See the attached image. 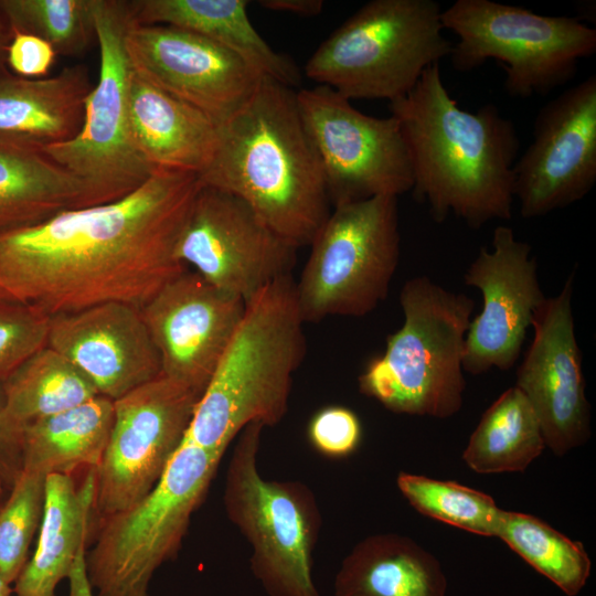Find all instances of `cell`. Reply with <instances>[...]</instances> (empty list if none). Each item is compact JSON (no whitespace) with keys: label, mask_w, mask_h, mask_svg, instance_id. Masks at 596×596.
<instances>
[{"label":"cell","mask_w":596,"mask_h":596,"mask_svg":"<svg viewBox=\"0 0 596 596\" xmlns=\"http://www.w3.org/2000/svg\"><path fill=\"white\" fill-rule=\"evenodd\" d=\"M217 132L201 184L242 199L295 247L309 246L332 206L296 89L263 77Z\"/></svg>","instance_id":"3957f363"},{"label":"cell","mask_w":596,"mask_h":596,"mask_svg":"<svg viewBox=\"0 0 596 596\" xmlns=\"http://www.w3.org/2000/svg\"><path fill=\"white\" fill-rule=\"evenodd\" d=\"M7 492H8V489L4 486L3 481L0 479V503L4 499Z\"/></svg>","instance_id":"b9f144b4"},{"label":"cell","mask_w":596,"mask_h":596,"mask_svg":"<svg viewBox=\"0 0 596 596\" xmlns=\"http://www.w3.org/2000/svg\"><path fill=\"white\" fill-rule=\"evenodd\" d=\"M85 206V184L43 147L0 136V233Z\"/></svg>","instance_id":"d4e9b609"},{"label":"cell","mask_w":596,"mask_h":596,"mask_svg":"<svg viewBox=\"0 0 596 596\" xmlns=\"http://www.w3.org/2000/svg\"><path fill=\"white\" fill-rule=\"evenodd\" d=\"M129 127L136 150L153 169L202 174L219 140L217 125L203 111L135 72L129 88Z\"/></svg>","instance_id":"44dd1931"},{"label":"cell","mask_w":596,"mask_h":596,"mask_svg":"<svg viewBox=\"0 0 596 596\" xmlns=\"http://www.w3.org/2000/svg\"><path fill=\"white\" fill-rule=\"evenodd\" d=\"M444 30L458 36L450 60L460 72L496 60L504 89L518 98L545 96L570 82L578 61L596 51V30L577 18L542 15L491 0H456L441 11Z\"/></svg>","instance_id":"9c48e42d"},{"label":"cell","mask_w":596,"mask_h":596,"mask_svg":"<svg viewBox=\"0 0 596 596\" xmlns=\"http://www.w3.org/2000/svg\"><path fill=\"white\" fill-rule=\"evenodd\" d=\"M200 396L162 374L114 401V422L96 473L95 512L124 511L159 482L184 440Z\"/></svg>","instance_id":"4fadbf2b"},{"label":"cell","mask_w":596,"mask_h":596,"mask_svg":"<svg viewBox=\"0 0 596 596\" xmlns=\"http://www.w3.org/2000/svg\"><path fill=\"white\" fill-rule=\"evenodd\" d=\"M96 473L87 470L81 485L73 476L45 478V499L36 547L14 582L17 596H55L78 554L86 551L95 512Z\"/></svg>","instance_id":"7402d4cb"},{"label":"cell","mask_w":596,"mask_h":596,"mask_svg":"<svg viewBox=\"0 0 596 596\" xmlns=\"http://www.w3.org/2000/svg\"><path fill=\"white\" fill-rule=\"evenodd\" d=\"M304 323L291 275L248 300L195 405L184 440L223 457L247 425L279 424L307 351Z\"/></svg>","instance_id":"277c9868"},{"label":"cell","mask_w":596,"mask_h":596,"mask_svg":"<svg viewBox=\"0 0 596 596\" xmlns=\"http://www.w3.org/2000/svg\"><path fill=\"white\" fill-rule=\"evenodd\" d=\"M404 321L359 376L360 392L396 414L448 418L462 406L466 334L475 301L427 276L400 292Z\"/></svg>","instance_id":"5b68a950"},{"label":"cell","mask_w":596,"mask_h":596,"mask_svg":"<svg viewBox=\"0 0 596 596\" xmlns=\"http://www.w3.org/2000/svg\"><path fill=\"white\" fill-rule=\"evenodd\" d=\"M99 73L85 100L78 134L43 150L86 187L91 205L119 200L138 189L153 169L138 153L129 127L132 77L125 35L132 1L93 0Z\"/></svg>","instance_id":"8fae6325"},{"label":"cell","mask_w":596,"mask_h":596,"mask_svg":"<svg viewBox=\"0 0 596 596\" xmlns=\"http://www.w3.org/2000/svg\"><path fill=\"white\" fill-rule=\"evenodd\" d=\"M84 65L42 78L0 77V136L41 147L74 138L83 124L91 92Z\"/></svg>","instance_id":"cb8c5ba5"},{"label":"cell","mask_w":596,"mask_h":596,"mask_svg":"<svg viewBox=\"0 0 596 596\" xmlns=\"http://www.w3.org/2000/svg\"><path fill=\"white\" fill-rule=\"evenodd\" d=\"M396 483L419 513L473 534L496 536L502 510L489 494L408 472H400Z\"/></svg>","instance_id":"4dcf8cb0"},{"label":"cell","mask_w":596,"mask_h":596,"mask_svg":"<svg viewBox=\"0 0 596 596\" xmlns=\"http://www.w3.org/2000/svg\"><path fill=\"white\" fill-rule=\"evenodd\" d=\"M85 554L86 551L78 554L67 577L70 583L68 596H95L87 578Z\"/></svg>","instance_id":"f35d334b"},{"label":"cell","mask_w":596,"mask_h":596,"mask_svg":"<svg viewBox=\"0 0 596 596\" xmlns=\"http://www.w3.org/2000/svg\"><path fill=\"white\" fill-rule=\"evenodd\" d=\"M514 199L524 219L584 199L596 183V76L589 75L538 113L533 140L515 161Z\"/></svg>","instance_id":"9a60e30c"},{"label":"cell","mask_w":596,"mask_h":596,"mask_svg":"<svg viewBox=\"0 0 596 596\" xmlns=\"http://www.w3.org/2000/svg\"><path fill=\"white\" fill-rule=\"evenodd\" d=\"M199 174L158 168L134 192L0 233V299L47 317L105 302L141 309L183 273L175 255Z\"/></svg>","instance_id":"6da1fadb"},{"label":"cell","mask_w":596,"mask_h":596,"mask_svg":"<svg viewBox=\"0 0 596 596\" xmlns=\"http://www.w3.org/2000/svg\"><path fill=\"white\" fill-rule=\"evenodd\" d=\"M296 99L332 207L412 190L407 147L392 115H365L322 85L296 91Z\"/></svg>","instance_id":"7c38bea8"},{"label":"cell","mask_w":596,"mask_h":596,"mask_svg":"<svg viewBox=\"0 0 596 596\" xmlns=\"http://www.w3.org/2000/svg\"><path fill=\"white\" fill-rule=\"evenodd\" d=\"M6 53L13 72L25 78L44 77L57 55L46 41L21 32L11 33Z\"/></svg>","instance_id":"d590c367"},{"label":"cell","mask_w":596,"mask_h":596,"mask_svg":"<svg viewBox=\"0 0 596 596\" xmlns=\"http://www.w3.org/2000/svg\"><path fill=\"white\" fill-rule=\"evenodd\" d=\"M12 584L8 583L0 574V596H11L13 593Z\"/></svg>","instance_id":"60d3db41"},{"label":"cell","mask_w":596,"mask_h":596,"mask_svg":"<svg viewBox=\"0 0 596 596\" xmlns=\"http://www.w3.org/2000/svg\"><path fill=\"white\" fill-rule=\"evenodd\" d=\"M258 4L270 11L285 12L300 17H316L323 7L322 0H260Z\"/></svg>","instance_id":"74e56055"},{"label":"cell","mask_w":596,"mask_h":596,"mask_svg":"<svg viewBox=\"0 0 596 596\" xmlns=\"http://www.w3.org/2000/svg\"><path fill=\"white\" fill-rule=\"evenodd\" d=\"M13 32L46 41L56 54L76 55L95 39L93 0H0Z\"/></svg>","instance_id":"1f68e13d"},{"label":"cell","mask_w":596,"mask_h":596,"mask_svg":"<svg viewBox=\"0 0 596 596\" xmlns=\"http://www.w3.org/2000/svg\"><path fill=\"white\" fill-rule=\"evenodd\" d=\"M8 31H10L9 26H8V23L3 17V14L1 13L0 11V51L1 50H4L6 51V47L9 43L8 41ZM11 33V31H10Z\"/></svg>","instance_id":"ab89813d"},{"label":"cell","mask_w":596,"mask_h":596,"mask_svg":"<svg viewBox=\"0 0 596 596\" xmlns=\"http://www.w3.org/2000/svg\"><path fill=\"white\" fill-rule=\"evenodd\" d=\"M545 448L540 422L525 395L512 386L482 414L462 453L478 473L525 470Z\"/></svg>","instance_id":"f1b7e54d"},{"label":"cell","mask_w":596,"mask_h":596,"mask_svg":"<svg viewBox=\"0 0 596 596\" xmlns=\"http://www.w3.org/2000/svg\"><path fill=\"white\" fill-rule=\"evenodd\" d=\"M491 244V251H479L464 275L465 284L480 290L483 300L465 341L462 368L471 375L514 366L535 312L546 299L531 245L503 225L494 228Z\"/></svg>","instance_id":"e0dca14e"},{"label":"cell","mask_w":596,"mask_h":596,"mask_svg":"<svg viewBox=\"0 0 596 596\" xmlns=\"http://www.w3.org/2000/svg\"><path fill=\"white\" fill-rule=\"evenodd\" d=\"M22 470L20 434L13 430L6 419L4 393L0 380V479L8 491Z\"/></svg>","instance_id":"8d00e7d4"},{"label":"cell","mask_w":596,"mask_h":596,"mask_svg":"<svg viewBox=\"0 0 596 596\" xmlns=\"http://www.w3.org/2000/svg\"><path fill=\"white\" fill-rule=\"evenodd\" d=\"M125 45L138 76L200 109L217 126L252 96L263 78L233 52L173 25L132 20Z\"/></svg>","instance_id":"2e32d148"},{"label":"cell","mask_w":596,"mask_h":596,"mask_svg":"<svg viewBox=\"0 0 596 596\" xmlns=\"http://www.w3.org/2000/svg\"><path fill=\"white\" fill-rule=\"evenodd\" d=\"M114 422V401L98 395L76 407L33 422L20 432L22 469L73 476L96 469Z\"/></svg>","instance_id":"4316f807"},{"label":"cell","mask_w":596,"mask_h":596,"mask_svg":"<svg viewBox=\"0 0 596 596\" xmlns=\"http://www.w3.org/2000/svg\"><path fill=\"white\" fill-rule=\"evenodd\" d=\"M45 478L22 469L0 503V574L10 584L29 561L30 545L43 515Z\"/></svg>","instance_id":"d6a6232c"},{"label":"cell","mask_w":596,"mask_h":596,"mask_svg":"<svg viewBox=\"0 0 596 596\" xmlns=\"http://www.w3.org/2000/svg\"><path fill=\"white\" fill-rule=\"evenodd\" d=\"M248 3L247 0H139L132 1L134 20L195 32L233 52L263 77L295 89L301 83L300 71L256 31L247 14Z\"/></svg>","instance_id":"603a6c76"},{"label":"cell","mask_w":596,"mask_h":596,"mask_svg":"<svg viewBox=\"0 0 596 596\" xmlns=\"http://www.w3.org/2000/svg\"><path fill=\"white\" fill-rule=\"evenodd\" d=\"M49 323L40 310L0 299V380L46 345Z\"/></svg>","instance_id":"836d02e7"},{"label":"cell","mask_w":596,"mask_h":596,"mask_svg":"<svg viewBox=\"0 0 596 596\" xmlns=\"http://www.w3.org/2000/svg\"><path fill=\"white\" fill-rule=\"evenodd\" d=\"M397 199L377 195L333 207L295 283L305 322L363 317L386 299L401 255Z\"/></svg>","instance_id":"30bf717a"},{"label":"cell","mask_w":596,"mask_h":596,"mask_svg":"<svg viewBox=\"0 0 596 596\" xmlns=\"http://www.w3.org/2000/svg\"><path fill=\"white\" fill-rule=\"evenodd\" d=\"M307 435L318 453L330 458H343L359 447L362 426L353 411L343 406H327L311 417Z\"/></svg>","instance_id":"e575fe53"},{"label":"cell","mask_w":596,"mask_h":596,"mask_svg":"<svg viewBox=\"0 0 596 596\" xmlns=\"http://www.w3.org/2000/svg\"><path fill=\"white\" fill-rule=\"evenodd\" d=\"M2 386L7 423L19 434L33 422L76 407L99 395L73 363L47 345L2 380Z\"/></svg>","instance_id":"83f0119b"},{"label":"cell","mask_w":596,"mask_h":596,"mask_svg":"<svg viewBox=\"0 0 596 596\" xmlns=\"http://www.w3.org/2000/svg\"><path fill=\"white\" fill-rule=\"evenodd\" d=\"M245 311V301L187 268L141 309L161 374L199 396L206 389Z\"/></svg>","instance_id":"d6986e66"},{"label":"cell","mask_w":596,"mask_h":596,"mask_svg":"<svg viewBox=\"0 0 596 596\" xmlns=\"http://www.w3.org/2000/svg\"><path fill=\"white\" fill-rule=\"evenodd\" d=\"M575 272L562 290L546 297L532 321L533 340L517 370L515 385L540 422L545 447L563 456L590 437V406L585 395L572 296Z\"/></svg>","instance_id":"ac0fdd59"},{"label":"cell","mask_w":596,"mask_h":596,"mask_svg":"<svg viewBox=\"0 0 596 596\" xmlns=\"http://www.w3.org/2000/svg\"><path fill=\"white\" fill-rule=\"evenodd\" d=\"M439 561L414 540L395 533L370 535L342 560L334 596H446Z\"/></svg>","instance_id":"484cf974"},{"label":"cell","mask_w":596,"mask_h":596,"mask_svg":"<svg viewBox=\"0 0 596 596\" xmlns=\"http://www.w3.org/2000/svg\"><path fill=\"white\" fill-rule=\"evenodd\" d=\"M222 456L183 440L157 486L130 508L100 518L85 554L95 596H149L155 572L180 550Z\"/></svg>","instance_id":"52a82bcc"},{"label":"cell","mask_w":596,"mask_h":596,"mask_svg":"<svg viewBox=\"0 0 596 596\" xmlns=\"http://www.w3.org/2000/svg\"><path fill=\"white\" fill-rule=\"evenodd\" d=\"M441 11L435 0H371L316 49L305 75L350 100H396L450 55Z\"/></svg>","instance_id":"8992f818"},{"label":"cell","mask_w":596,"mask_h":596,"mask_svg":"<svg viewBox=\"0 0 596 596\" xmlns=\"http://www.w3.org/2000/svg\"><path fill=\"white\" fill-rule=\"evenodd\" d=\"M264 428L253 423L236 437L224 481L225 513L248 542L252 574L268 596H321L312 579L321 526L316 497L299 481L260 475Z\"/></svg>","instance_id":"ba28073f"},{"label":"cell","mask_w":596,"mask_h":596,"mask_svg":"<svg viewBox=\"0 0 596 596\" xmlns=\"http://www.w3.org/2000/svg\"><path fill=\"white\" fill-rule=\"evenodd\" d=\"M297 251L242 199L201 184L175 255L209 284L246 304L274 280L290 275Z\"/></svg>","instance_id":"5bb4252c"},{"label":"cell","mask_w":596,"mask_h":596,"mask_svg":"<svg viewBox=\"0 0 596 596\" xmlns=\"http://www.w3.org/2000/svg\"><path fill=\"white\" fill-rule=\"evenodd\" d=\"M407 147L415 201L432 220L449 213L478 230L509 221L514 201V163L520 140L512 119L493 104L476 111L458 106L439 64L427 67L414 88L390 103Z\"/></svg>","instance_id":"7a4b0ae2"},{"label":"cell","mask_w":596,"mask_h":596,"mask_svg":"<svg viewBox=\"0 0 596 596\" xmlns=\"http://www.w3.org/2000/svg\"><path fill=\"white\" fill-rule=\"evenodd\" d=\"M46 345L113 401L161 374L140 309L128 304L105 302L51 317Z\"/></svg>","instance_id":"ffe728a7"},{"label":"cell","mask_w":596,"mask_h":596,"mask_svg":"<svg viewBox=\"0 0 596 596\" xmlns=\"http://www.w3.org/2000/svg\"><path fill=\"white\" fill-rule=\"evenodd\" d=\"M496 538L565 595L576 596L586 585L592 562L584 546L541 519L502 510Z\"/></svg>","instance_id":"f546056e"}]
</instances>
